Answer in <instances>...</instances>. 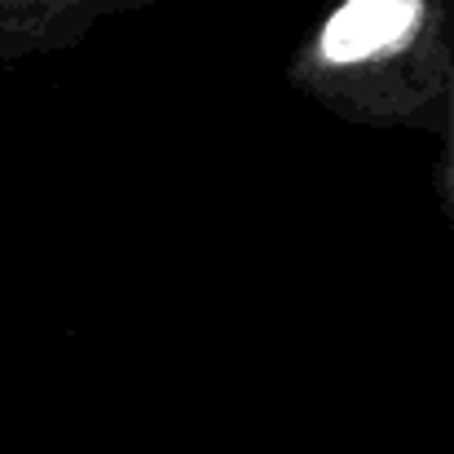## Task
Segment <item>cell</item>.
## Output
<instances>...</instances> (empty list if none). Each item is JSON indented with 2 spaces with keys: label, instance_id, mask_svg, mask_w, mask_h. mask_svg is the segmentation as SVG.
Here are the masks:
<instances>
[{
  "label": "cell",
  "instance_id": "cell-1",
  "mask_svg": "<svg viewBox=\"0 0 454 454\" xmlns=\"http://www.w3.org/2000/svg\"><path fill=\"white\" fill-rule=\"evenodd\" d=\"M454 84V0H331L287 58V89L353 129L437 133Z\"/></svg>",
  "mask_w": 454,
  "mask_h": 454
},
{
  "label": "cell",
  "instance_id": "cell-3",
  "mask_svg": "<svg viewBox=\"0 0 454 454\" xmlns=\"http://www.w3.org/2000/svg\"><path fill=\"white\" fill-rule=\"evenodd\" d=\"M442 142L437 151V199H442V212H446V225L454 234V84H450V98H446V111H442V124L433 133Z\"/></svg>",
  "mask_w": 454,
  "mask_h": 454
},
{
  "label": "cell",
  "instance_id": "cell-2",
  "mask_svg": "<svg viewBox=\"0 0 454 454\" xmlns=\"http://www.w3.org/2000/svg\"><path fill=\"white\" fill-rule=\"evenodd\" d=\"M168 0H0V67L75 49L102 22Z\"/></svg>",
  "mask_w": 454,
  "mask_h": 454
}]
</instances>
